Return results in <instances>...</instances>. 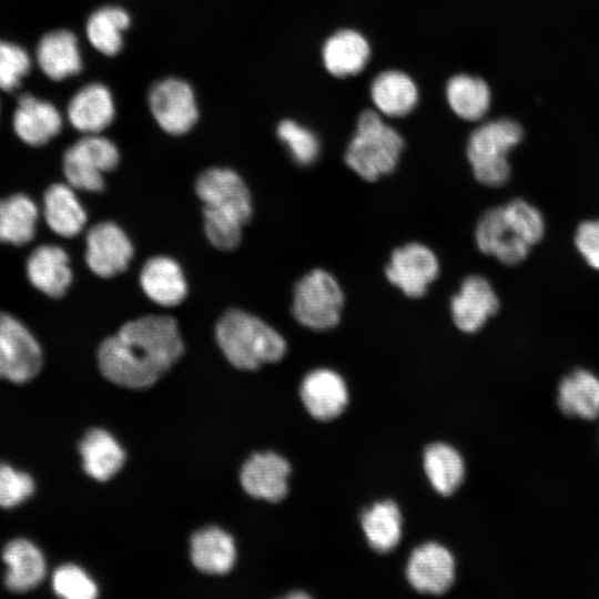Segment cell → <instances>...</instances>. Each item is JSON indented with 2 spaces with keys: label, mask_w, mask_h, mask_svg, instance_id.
<instances>
[{
  "label": "cell",
  "mask_w": 599,
  "mask_h": 599,
  "mask_svg": "<svg viewBox=\"0 0 599 599\" xmlns=\"http://www.w3.org/2000/svg\"><path fill=\"white\" fill-rule=\"evenodd\" d=\"M183 341L174 318L145 315L125 323L98 349L101 373L129 388L152 386L182 355Z\"/></svg>",
  "instance_id": "obj_1"
},
{
  "label": "cell",
  "mask_w": 599,
  "mask_h": 599,
  "mask_svg": "<svg viewBox=\"0 0 599 599\" xmlns=\"http://www.w3.org/2000/svg\"><path fill=\"white\" fill-rule=\"evenodd\" d=\"M195 191L204 204L209 241L220 250L236 247L252 216L251 195L242 177L230 169L212 167L200 174Z\"/></svg>",
  "instance_id": "obj_2"
},
{
  "label": "cell",
  "mask_w": 599,
  "mask_h": 599,
  "mask_svg": "<svg viewBox=\"0 0 599 599\" xmlns=\"http://www.w3.org/2000/svg\"><path fill=\"white\" fill-rule=\"evenodd\" d=\"M544 233L545 222L538 209L515 199L481 215L475 229V242L481 253L506 265H516L527 257Z\"/></svg>",
  "instance_id": "obj_3"
},
{
  "label": "cell",
  "mask_w": 599,
  "mask_h": 599,
  "mask_svg": "<svg viewBox=\"0 0 599 599\" xmlns=\"http://www.w3.org/2000/svg\"><path fill=\"white\" fill-rule=\"evenodd\" d=\"M216 341L229 362L245 370L282 359L283 336L261 318L241 309H230L219 319Z\"/></svg>",
  "instance_id": "obj_4"
},
{
  "label": "cell",
  "mask_w": 599,
  "mask_h": 599,
  "mask_svg": "<svg viewBox=\"0 0 599 599\" xmlns=\"http://www.w3.org/2000/svg\"><path fill=\"white\" fill-rule=\"evenodd\" d=\"M404 140L375 111H364L357 121L344 160L346 165L365 181L373 182L396 167Z\"/></svg>",
  "instance_id": "obj_5"
},
{
  "label": "cell",
  "mask_w": 599,
  "mask_h": 599,
  "mask_svg": "<svg viewBox=\"0 0 599 599\" xmlns=\"http://www.w3.org/2000/svg\"><path fill=\"white\" fill-rule=\"evenodd\" d=\"M522 128L514 120L497 119L476 128L467 143V159L475 179L497 187L509 180V152L520 143Z\"/></svg>",
  "instance_id": "obj_6"
},
{
  "label": "cell",
  "mask_w": 599,
  "mask_h": 599,
  "mask_svg": "<svg viewBox=\"0 0 599 599\" xmlns=\"http://www.w3.org/2000/svg\"><path fill=\"white\" fill-rule=\"evenodd\" d=\"M344 293L336 277L323 268L305 274L295 285L292 313L303 326L327 331L341 321Z\"/></svg>",
  "instance_id": "obj_7"
},
{
  "label": "cell",
  "mask_w": 599,
  "mask_h": 599,
  "mask_svg": "<svg viewBox=\"0 0 599 599\" xmlns=\"http://www.w3.org/2000/svg\"><path fill=\"white\" fill-rule=\"evenodd\" d=\"M120 160L116 145L99 134H85L64 153L63 174L73 189L101 192L103 174L114 170Z\"/></svg>",
  "instance_id": "obj_8"
},
{
  "label": "cell",
  "mask_w": 599,
  "mask_h": 599,
  "mask_svg": "<svg viewBox=\"0 0 599 599\" xmlns=\"http://www.w3.org/2000/svg\"><path fill=\"white\" fill-rule=\"evenodd\" d=\"M42 361L41 346L31 331L14 315L0 312V377L26 383L40 372Z\"/></svg>",
  "instance_id": "obj_9"
},
{
  "label": "cell",
  "mask_w": 599,
  "mask_h": 599,
  "mask_svg": "<svg viewBox=\"0 0 599 599\" xmlns=\"http://www.w3.org/2000/svg\"><path fill=\"white\" fill-rule=\"evenodd\" d=\"M439 261L427 245L410 242L395 248L385 267L388 282L410 298L423 297L439 275Z\"/></svg>",
  "instance_id": "obj_10"
},
{
  "label": "cell",
  "mask_w": 599,
  "mask_h": 599,
  "mask_svg": "<svg viewBox=\"0 0 599 599\" xmlns=\"http://www.w3.org/2000/svg\"><path fill=\"white\" fill-rule=\"evenodd\" d=\"M149 106L161 129L172 135L189 132L199 118L193 89L177 78L156 82L149 92Z\"/></svg>",
  "instance_id": "obj_11"
},
{
  "label": "cell",
  "mask_w": 599,
  "mask_h": 599,
  "mask_svg": "<svg viewBox=\"0 0 599 599\" xmlns=\"http://www.w3.org/2000/svg\"><path fill=\"white\" fill-rule=\"evenodd\" d=\"M85 243L89 268L105 278L125 271L134 252L128 235L112 222L92 226L87 233Z\"/></svg>",
  "instance_id": "obj_12"
},
{
  "label": "cell",
  "mask_w": 599,
  "mask_h": 599,
  "mask_svg": "<svg viewBox=\"0 0 599 599\" xmlns=\"http://www.w3.org/2000/svg\"><path fill=\"white\" fill-rule=\"evenodd\" d=\"M499 309V300L491 284L480 275L464 278L450 300L455 326L468 334L478 332Z\"/></svg>",
  "instance_id": "obj_13"
},
{
  "label": "cell",
  "mask_w": 599,
  "mask_h": 599,
  "mask_svg": "<svg viewBox=\"0 0 599 599\" xmlns=\"http://www.w3.org/2000/svg\"><path fill=\"white\" fill-rule=\"evenodd\" d=\"M406 576L418 592L441 595L451 587L455 579L454 557L439 544H424L412 552Z\"/></svg>",
  "instance_id": "obj_14"
},
{
  "label": "cell",
  "mask_w": 599,
  "mask_h": 599,
  "mask_svg": "<svg viewBox=\"0 0 599 599\" xmlns=\"http://www.w3.org/2000/svg\"><path fill=\"white\" fill-rule=\"evenodd\" d=\"M26 275L35 290L52 298L62 297L73 280L68 253L52 244L40 245L29 254Z\"/></svg>",
  "instance_id": "obj_15"
},
{
  "label": "cell",
  "mask_w": 599,
  "mask_h": 599,
  "mask_svg": "<svg viewBox=\"0 0 599 599\" xmlns=\"http://www.w3.org/2000/svg\"><path fill=\"white\" fill-rule=\"evenodd\" d=\"M301 398L315 419L327 422L343 413L348 403V392L339 374L328 368H317L304 377Z\"/></svg>",
  "instance_id": "obj_16"
},
{
  "label": "cell",
  "mask_w": 599,
  "mask_h": 599,
  "mask_svg": "<svg viewBox=\"0 0 599 599\" xmlns=\"http://www.w3.org/2000/svg\"><path fill=\"white\" fill-rule=\"evenodd\" d=\"M291 466L284 457L267 451L253 455L243 465L240 478L248 495L276 502L287 494Z\"/></svg>",
  "instance_id": "obj_17"
},
{
  "label": "cell",
  "mask_w": 599,
  "mask_h": 599,
  "mask_svg": "<svg viewBox=\"0 0 599 599\" xmlns=\"http://www.w3.org/2000/svg\"><path fill=\"white\" fill-rule=\"evenodd\" d=\"M62 128V116L50 102L31 94H22L13 114L17 136L30 146H41L53 139Z\"/></svg>",
  "instance_id": "obj_18"
},
{
  "label": "cell",
  "mask_w": 599,
  "mask_h": 599,
  "mask_svg": "<svg viewBox=\"0 0 599 599\" xmlns=\"http://www.w3.org/2000/svg\"><path fill=\"white\" fill-rule=\"evenodd\" d=\"M114 115L113 95L102 83H90L81 88L68 105L70 123L84 134H99L112 123Z\"/></svg>",
  "instance_id": "obj_19"
},
{
  "label": "cell",
  "mask_w": 599,
  "mask_h": 599,
  "mask_svg": "<svg viewBox=\"0 0 599 599\" xmlns=\"http://www.w3.org/2000/svg\"><path fill=\"white\" fill-rule=\"evenodd\" d=\"M140 285L151 301L165 307L179 305L187 294L181 266L166 256H154L144 263Z\"/></svg>",
  "instance_id": "obj_20"
},
{
  "label": "cell",
  "mask_w": 599,
  "mask_h": 599,
  "mask_svg": "<svg viewBox=\"0 0 599 599\" xmlns=\"http://www.w3.org/2000/svg\"><path fill=\"white\" fill-rule=\"evenodd\" d=\"M42 214L52 232L62 237L77 236L87 223V213L70 184H51L43 194Z\"/></svg>",
  "instance_id": "obj_21"
},
{
  "label": "cell",
  "mask_w": 599,
  "mask_h": 599,
  "mask_svg": "<svg viewBox=\"0 0 599 599\" xmlns=\"http://www.w3.org/2000/svg\"><path fill=\"white\" fill-rule=\"evenodd\" d=\"M37 59L45 75L55 81L78 74L82 70L78 39L70 30H55L44 34L37 48Z\"/></svg>",
  "instance_id": "obj_22"
},
{
  "label": "cell",
  "mask_w": 599,
  "mask_h": 599,
  "mask_svg": "<svg viewBox=\"0 0 599 599\" xmlns=\"http://www.w3.org/2000/svg\"><path fill=\"white\" fill-rule=\"evenodd\" d=\"M370 48L363 34L355 30H339L324 43L322 57L326 70L339 78L355 75L367 64Z\"/></svg>",
  "instance_id": "obj_23"
},
{
  "label": "cell",
  "mask_w": 599,
  "mask_h": 599,
  "mask_svg": "<svg viewBox=\"0 0 599 599\" xmlns=\"http://www.w3.org/2000/svg\"><path fill=\"white\" fill-rule=\"evenodd\" d=\"M2 559L8 566L6 586L13 592H26L35 588L45 576L44 558L29 540L14 539L7 544Z\"/></svg>",
  "instance_id": "obj_24"
},
{
  "label": "cell",
  "mask_w": 599,
  "mask_h": 599,
  "mask_svg": "<svg viewBox=\"0 0 599 599\" xmlns=\"http://www.w3.org/2000/svg\"><path fill=\"white\" fill-rule=\"evenodd\" d=\"M39 207L24 193H16L0 199V243L23 246L30 243L37 232Z\"/></svg>",
  "instance_id": "obj_25"
},
{
  "label": "cell",
  "mask_w": 599,
  "mask_h": 599,
  "mask_svg": "<svg viewBox=\"0 0 599 599\" xmlns=\"http://www.w3.org/2000/svg\"><path fill=\"white\" fill-rule=\"evenodd\" d=\"M370 97L379 112L396 118L413 111L418 101V90L408 74L388 70L375 77Z\"/></svg>",
  "instance_id": "obj_26"
},
{
  "label": "cell",
  "mask_w": 599,
  "mask_h": 599,
  "mask_svg": "<svg viewBox=\"0 0 599 599\" xmlns=\"http://www.w3.org/2000/svg\"><path fill=\"white\" fill-rule=\"evenodd\" d=\"M557 403L566 415L596 419L599 416V378L586 369L572 372L560 382Z\"/></svg>",
  "instance_id": "obj_27"
},
{
  "label": "cell",
  "mask_w": 599,
  "mask_h": 599,
  "mask_svg": "<svg viewBox=\"0 0 599 599\" xmlns=\"http://www.w3.org/2000/svg\"><path fill=\"white\" fill-rule=\"evenodd\" d=\"M235 554L232 537L219 527L202 529L192 537V561L205 573H226L234 565Z\"/></svg>",
  "instance_id": "obj_28"
},
{
  "label": "cell",
  "mask_w": 599,
  "mask_h": 599,
  "mask_svg": "<svg viewBox=\"0 0 599 599\" xmlns=\"http://www.w3.org/2000/svg\"><path fill=\"white\" fill-rule=\"evenodd\" d=\"M83 468L92 478L103 481L115 475L125 455L118 441L104 429H91L79 446Z\"/></svg>",
  "instance_id": "obj_29"
},
{
  "label": "cell",
  "mask_w": 599,
  "mask_h": 599,
  "mask_svg": "<svg viewBox=\"0 0 599 599\" xmlns=\"http://www.w3.org/2000/svg\"><path fill=\"white\" fill-rule=\"evenodd\" d=\"M368 545L377 552L393 550L402 538V515L393 500H383L366 509L361 518Z\"/></svg>",
  "instance_id": "obj_30"
},
{
  "label": "cell",
  "mask_w": 599,
  "mask_h": 599,
  "mask_svg": "<svg viewBox=\"0 0 599 599\" xmlns=\"http://www.w3.org/2000/svg\"><path fill=\"white\" fill-rule=\"evenodd\" d=\"M130 22V16L123 8L101 7L92 12L87 21L88 40L102 54L115 55L123 47V33Z\"/></svg>",
  "instance_id": "obj_31"
},
{
  "label": "cell",
  "mask_w": 599,
  "mask_h": 599,
  "mask_svg": "<svg viewBox=\"0 0 599 599\" xmlns=\"http://www.w3.org/2000/svg\"><path fill=\"white\" fill-rule=\"evenodd\" d=\"M424 469L434 489L444 496L455 493L465 476V465L460 454L444 443H435L426 447Z\"/></svg>",
  "instance_id": "obj_32"
},
{
  "label": "cell",
  "mask_w": 599,
  "mask_h": 599,
  "mask_svg": "<svg viewBox=\"0 0 599 599\" xmlns=\"http://www.w3.org/2000/svg\"><path fill=\"white\" fill-rule=\"evenodd\" d=\"M446 97L455 114L467 121L481 119L490 104V90L487 83L468 74L453 77L447 83Z\"/></svg>",
  "instance_id": "obj_33"
},
{
  "label": "cell",
  "mask_w": 599,
  "mask_h": 599,
  "mask_svg": "<svg viewBox=\"0 0 599 599\" xmlns=\"http://www.w3.org/2000/svg\"><path fill=\"white\" fill-rule=\"evenodd\" d=\"M276 132L295 163L307 166L317 160L321 145L309 129L286 119L278 124Z\"/></svg>",
  "instance_id": "obj_34"
},
{
  "label": "cell",
  "mask_w": 599,
  "mask_h": 599,
  "mask_svg": "<svg viewBox=\"0 0 599 599\" xmlns=\"http://www.w3.org/2000/svg\"><path fill=\"white\" fill-rule=\"evenodd\" d=\"M30 67V57L22 47L0 40V90H16Z\"/></svg>",
  "instance_id": "obj_35"
},
{
  "label": "cell",
  "mask_w": 599,
  "mask_h": 599,
  "mask_svg": "<svg viewBox=\"0 0 599 599\" xmlns=\"http://www.w3.org/2000/svg\"><path fill=\"white\" fill-rule=\"evenodd\" d=\"M54 592L67 599H92L98 593L93 580L78 566L59 567L52 577Z\"/></svg>",
  "instance_id": "obj_36"
},
{
  "label": "cell",
  "mask_w": 599,
  "mask_h": 599,
  "mask_svg": "<svg viewBox=\"0 0 599 599\" xmlns=\"http://www.w3.org/2000/svg\"><path fill=\"white\" fill-rule=\"evenodd\" d=\"M33 491L34 483L30 475L0 464V507H14L28 499Z\"/></svg>",
  "instance_id": "obj_37"
},
{
  "label": "cell",
  "mask_w": 599,
  "mask_h": 599,
  "mask_svg": "<svg viewBox=\"0 0 599 599\" xmlns=\"http://www.w3.org/2000/svg\"><path fill=\"white\" fill-rule=\"evenodd\" d=\"M575 244L586 262L599 271V220L580 223L575 234Z\"/></svg>",
  "instance_id": "obj_38"
},
{
  "label": "cell",
  "mask_w": 599,
  "mask_h": 599,
  "mask_svg": "<svg viewBox=\"0 0 599 599\" xmlns=\"http://www.w3.org/2000/svg\"><path fill=\"white\" fill-rule=\"evenodd\" d=\"M287 597H290V598H308V595L304 593V592H294L292 595H288Z\"/></svg>",
  "instance_id": "obj_39"
}]
</instances>
